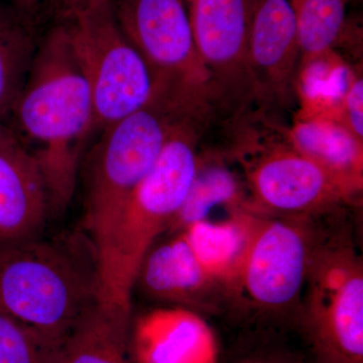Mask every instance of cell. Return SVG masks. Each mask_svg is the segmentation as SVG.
<instances>
[{"mask_svg":"<svg viewBox=\"0 0 363 363\" xmlns=\"http://www.w3.org/2000/svg\"><path fill=\"white\" fill-rule=\"evenodd\" d=\"M305 64L329 54L346 28L348 0H290Z\"/></svg>","mask_w":363,"mask_h":363,"instance_id":"obj_19","label":"cell"},{"mask_svg":"<svg viewBox=\"0 0 363 363\" xmlns=\"http://www.w3.org/2000/svg\"><path fill=\"white\" fill-rule=\"evenodd\" d=\"M255 204L277 216L311 218L351 202L330 174L294 149L264 155L248 169Z\"/></svg>","mask_w":363,"mask_h":363,"instance_id":"obj_9","label":"cell"},{"mask_svg":"<svg viewBox=\"0 0 363 363\" xmlns=\"http://www.w3.org/2000/svg\"><path fill=\"white\" fill-rule=\"evenodd\" d=\"M187 1H188V0H187Z\"/></svg>","mask_w":363,"mask_h":363,"instance_id":"obj_28","label":"cell"},{"mask_svg":"<svg viewBox=\"0 0 363 363\" xmlns=\"http://www.w3.org/2000/svg\"><path fill=\"white\" fill-rule=\"evenodd\" d=\"M189 18L199 58L210 77L230 85L247 79L252 0H188Z\"/></svg>","mask_w":363,"mask_h":363,"instance_id":"obj_10","label":"cell"},{"mask_svg":"<svg viewBox=\"0 0 363 363\" xmlns=\"http://www.w3.org/2000/svg\"><path fill=\"white\" fill-rule=\"evenodd\" d=\"M92 1L94 0H59V4H61L62 13L66 16Z\"/></svg>","mask_w":363,"mask_h":363,"instance_id":"obj_24","label":"cell"},{"mask_svg":"<svg viewBox=\"0 0 363 363\" xmlns=\"http://www.w3.org/2000/svg\"><path fill=\"white\" fill-rule=\"evenodd\" d=\"M64 18L92 91L95 130L150 102L156 94L152 73L121 30L111 0H94Z\"/></svg>","mask_w":363,"mask_h":363,"instance_id":"obj_6","label":"cell"},{"mask_svg":"<svg viewBox=\"0 0 363 363\" xmlns=\"http://www.w3.org/2000/svg\"><path fill=\"white\" fill-rule=\"evenodd\" d=\"M315 234L309 218L257 215L233 292L271 311L292 305L305 286Z\"/></svg>","mask_w":363,"mask_h":363,"instance_id":"obj_7","label":"cell"},{"mask_svg":"<svg viewBox=\"0 0 363 363\" xmlns=\"http://www.w3.org/2000/svg\"><path fill=\"white\" fill-rule=\"evenodd\" d=\"M198 102L157 91L150 102L101 130L86 174L84 225L99 255L135 188L156 164L169 136L201 116Z\"/></svg>","mask_w":363,"mask_h":363,"instance_id":"obj_4","label":"cell"},{"mask_svg":"<svg viewBox=\"0 0 363 363\" xmlns=\"http://www.w3.org/2000/svg\"><path fill=\"white\" fill-rule=\"evenodd\" d=\"M9 117V128L44 175L52 213H58L71 201L83 147L95 130L92 91L65 21L39 42Z\"/></svg>","mask_w":363,"mask_h":363,"instance_id":"obj_1","label":"cell"},{"mask_svg":"<svg viewBox=\"0 0 363 363\" xmlns=\"http://www.w3.org/2000/svg\"><path fill=\"white\" fill-rule=\"evenodd\" d=\"M238 185L231 174L221 168L203 169L200 162L187 198L167 231L171 233L193 222L205 220L219 205L243 210L238 206Z\"/></svg>","mask_w":363,"mask_h":363,"instance_id":"obj_20","label":"cell"},{"mask_svg":"<svg viewBox=\"0 0 363 363\" xmlns=\"http://www.w3.org/2000/svg\"><path fill=\"white\" fill-rule=\"evenodd\" d=\"M240 363H279L276 360L269 357H248L247 359L241 360Z\"/></svg>","mask_w":363,"mask_h":363,"instance_id":"obj_26","label":"cell"},{"mask_svg":"<svg viewBox=\"0 0 363 363\" xmlns=\"http://www.w3.org/2000/svg\"><path fill=\"white\" fill-rule=\"evenodd\" d=\"M135 363H214L213 332L201 316L182 306L155 310L130 332Z\"/></svg>","mask_w":363,"mask_h":363,"instance_id":"obj_13","label":"cell"},{"mask_svg":"<svg viewBox=\"0 0 363 363\" xmlns=\"http://www.w3.org/2000/svg\"><path fill=\"white\" fill-rule=\"evenodd\" d=\"M167 240L155 243L145 255L135 286L150 297L164 302L190 305L199 302L214 288L185 235L171 231Z\"/></svg>","mask_w":363,"mask_h":363,"instance_id":"obj_14","label":"cell"},{"mask_svg":"<svg viewBox=\"0 0 363 363\" xmlns=\"http://www.w3.org/2000/svg\"><path fill=\"white\" fill-rule=\"evenodd\" d=\"M0 363H61V347L0 310Z\"/></svg>","mask_w":363,"mask_h":363,"instance_id":"obj_21","label":"cell"},{"mask_svg":"<svg viewBox=\"0 0 363 363\" xmlns=\"http://www.w3.org/2000/svg\"><path fill=\"white\" fill-rule=\"evenodd\" d=\"M99 295L96 250L84 233L0 247V310L48 342L62 348Z\"/></svg>","mask_w":363,"mask_h":363,"instance_id":"obj_2","label":"cell"},{"mask_svg":"<svg viewBox=\"0 0 363 363\" xmlns=\"http://www.w3.org/2000/svg\"><path fill=\"white\" fill-rule=\"evenodd\" d=\"M318 363H320V362H318Z\"/></svg>","mask_w":363,"mask_h":363,"instance_id":"obj_27","label":"cell"},{"mask_svg":"<svg viewBox=\"0 0 363 363\" xmlns=\"http://www.w3.org/2000/svg\"><path fill=\"white\" fill-rule=\"evenodd\" d=\"M198 121L182 124L169 136L97 255L100 306L105 309L131 317V294L143 259L171 226L197 175Z\"/></svg>","mask_w":363,"mask_h":363,"instance_id":"obj_3","label":"cell"},{"mask_svg":"<svg viewBox=\"0 0 363 363\" xmlns=\"http://www.w3.org/2000/svg\"><path fill=\"white\" fill-rule=\"evenodd\" d=\"M303 328L320 363H363V266L350 240L315 234Z\"/></svg>","mask_w":363,"mask_h":363,"instance_id":"obj_5","label":"cell"},{"mask_svg":"<svg viewBox=\"0 0 363 363\" xmlns=\"http://www.w3.org/2000/svg\"><path fill=\"white\" fill-rule=\"evenodd\" d=\"M293 149L326 169L348 198L362 190V142L342 123L325 118L302 121L294 128Z\"/></svg>","mask_w":363,"mask_h":363,"instance_id":"obj_16","label":"cell"},{"mask_svg":"<svg viewBox=\"0 0 363 363\" xmlns=\"http://www.w3.org/2000/svg\"><path fill=\"white\" fill-rule=\"evenodd\" d=\"M257 218L255 212L241 210L224 220L205 219L193 222L178 230L185 235L215 285L233 292Z\"/></svg>","mask_w":363,"mask_h":363,"instance_id":"obj_15","label":"cell"},{"mask_svg":"<svg viewBox=\"0 0 363 363\" xmlns=\"http://www.w3.org/2000/svg\"><path fill=\"white\" fill-rule=\"evenodd\" d=\"M300 57L290 0H252L247 64L253 86L284 92Z\"/></svg>","mask_w":363,"mask_h":363,"instance_id":"obj_12","label":"cell"},{"mask_svg":"<svg viewBox=\"0 0 363 363\" xmlns=\"http://www.w3.org/2000/svg\"><path fill=\"white\" fill-rule=\"evenodd\" d=\"M16 138L9 126L0 121V145L11 142Z\"/></svg>","mask_w":363,"mask_h":363,"instance_id":"obj_25","label":"cell"},{"mask_svg":"<svg viewBox=\"0 0 363 363\" xmlns=\"http://www.w3.org/2000/svg\"><path fill=\"white\" fill-rule=\"evenodd\" d=\"M39 42L35 18L0 6V121L9 117L32 67Z\"/></svg>","mask_w":363,"mask_h":363,"instance_id":"obj_18","label":"cell"},{"mask_svg":"<svg viewBox=\"0 0 363 363\" xmlns=\"http://www.w3.org/2000/svg\"><path fill=\"white\" fill-rule=\"evenodd\" d=\"M40 1L42 0H11V4L23 13L35 18V13L39 9Z\"/></svg>","mask_w":363,"mask_h":363,"instance_id":"obj_23","label":"cell"},{"mask_svg":"<svg viewBox=\"0 0 363 363\" xmlns=\"http://www.w3.org/2000/svg\"><path fill=\"white\" fill-rule=\"evenodd\" d=\"M51 213L39 164L16 138L0 145V247L44 235Z\"/></svg>","mask_w":363,"mask_h":363,"instance_id":"obj_11","label":"cell"},{"mask_svg":"<svg viewBox=\"0 0 363 363\" xmlns=\"http://www.w3.org/2000/svg\"><path fill=\"white\" fill-rule=\"evenodd\" d=\"M363 80L355 79L343 96V125L355 138H363Z\"/></svg>","mask_w":363,"mask_h":363,"instance_id":"obj_22","label":"cell"},{"mask_svg":"<svg viewBox=\"0 0 363 363\" xmlns=\"http://www.w3.org/2000/svg\"><path fill=\"white\" fill-rule=\"evenodd\" d=\"M131 318L97 306L81 320L61 348V363H135Z\"/></svg>","mask_w":363,"mask_h":363,"instance_id":"obj_17","label":"cell"},{"mask_svg":"<svg viewBox=\"0 0 363 363\" xmlns=\"http://www.w3.org/2000/svg\"><path fill=\"white\" fill-rule=\"evenodd\" d=\"M121 30L149 67L157 89L192 91L210 75L199 58L184 0H111Z\"/></svg>","mask_w":363,"mask_h":363,"instance_id":"obj_8","label":"cell"}]
</instances>
